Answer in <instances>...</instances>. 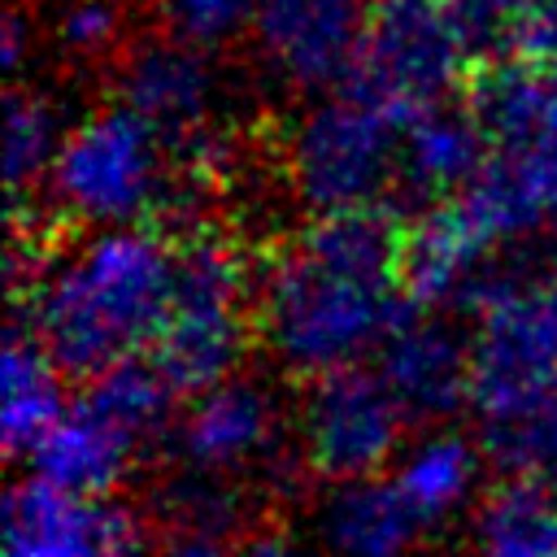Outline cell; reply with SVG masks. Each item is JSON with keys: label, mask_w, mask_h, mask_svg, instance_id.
I'll use <instances>...</instances> for the list:
<instances>
[{"label": "cell", "mask_w": 557, "mask_h": 557, "mask_svg": "<svg viewBox=\"0 0 557 557\" xmlns=\"http://www.w3.org/2000/svg\"><path fill=\"white\" fill-rule=\"evenodd\" d=\"M405 222L374 205L309 218L257 283V335L300 379L361 366L409 318Z\"/></svg>", "instance_id": "6da1fadb"}, {"label": "cell", "mask_w": 557, "mask_h": 557, "mask_svg": "<svg viewBox=\"0 0 557 557\" xmlns=\"http://www.w3.org/2000/svg\"><path fill=\"white\" fill-rule=\"evenodd\" d=\"M178 244L157 226L91 231L48 252L22 292V318L65 374L96 379L152 348L174 300Z\"/></svg>", "instance_id": "7a4b0ae2"}, {"label": "cell", "mask_w": 557, "mask_h": 557, "mask_svg": "<svg viewBox=\"0 0 557 557\" xmlns=\"http://www.w3.org/2000/svg\"><path fill=\"white\" fill-rule=\"evenodd\" d=\"M470 113L487 135L483 174L457 196L496 248L557 222V78L535 61L492 65Z\"/></svg>", "instance_id": "3957f363"}, {"label": "cell", "mask_w": 557, "mask_h": 557, "mask_svg": "<svg viewBox=\"0 0 557 557\" xmlns=\"http://www.w3.org/2000/svg\"><path fill=\"white\" fill-rule=\"evenodd\" d=\"M183 170L165 139L126 104H100L78 117L48 174V196L61 218L109 226H144L174 205Z\"/></svg>", "instance_id": "277c9868"}, {"label": "cell", "mask_w": 557, "mask_h": 557, "mask_svg": "<svg viewBox=\"0 0 557 557\" xmlns=\"http://www.w3.org/2000/svg\"><path fill=\"white\" fill-rule=\"evenodd\" d=\"M252 331L257 287L248 278L244 252L213 231L187 235L178 244L174 300L152 344V366L165 374L174 396H200L235 379Z\"/></svg>", "instance_id": "5b68a950"}, {"label": "cell", "mask_w": 557, "mask_h": 557, "mask_svg": "<svg viewBox=\"0 0 557 557\" xmlns=\"http://www.w3.org/2000/svg\"><path fill=\"white\" fill-rule=\"evenodd\" d=\"M174 387L152 361H122L70 400L48 440L30 453L35 474L83 496H109L139 453L170 426Z\"/></svg>", "instance_id": "8992f818"}, {"label": "cell", "mask_w": 557, "mask_h": 557, "mask_svg": "<svg viewBox=\"0 0 557 557\" xmlns=\"http://www.w3.org/2000/svg\"><path fill=\"white\" fill-rule=\"evenodd\" d=\"M400 131L405 117L357 87L313 100L283 144V170L296 200L313 218L374 209L400 178Z\"/></svg>", "instance_id": "52a82bcc"}, {"label": "cell", "mask_w": 557, "mask_h": 557, "mask_svg": "<svg viewBox=\"0 0 557 557\" xmlns=\"http://www.w3.org/2000/svg\"><path fill=\"white\" fill-rule=\"evenodd\" d=\"M113 91L117 104H126L165 139L187 183L222 174L231 157V135L222 126L226 78L209 52L170 35L139 39L122 52Z\"/></svg>", "instance_id": "ba28073f"}, {"label": "cell", "mask_w": 557, "mask_h": 557, "mask_svg": "<svg viewBox=\"0 0 557 557\" xmlns=\"http://www.w3.org/2000/svg\"><path fill=\"white\" fill-rule=\"evenodd\" d=\"M466 65L470 57L440 0H370L357 91L396 117H413L444 104Z\"/></svg>", "instance_id": "9c48e42d"}, {"label": "cell", "mask_w": 557, "mask_h": 557, "mask_svg": "<svg viewBox=\"0 0 557 557\" xmlns=\"http://www.w3.org/2000/svg\"><path fill=\"white\" fill-rule=\"evenodd\" d=\"M409 413L400 409L387 379L370 366L309 379L300 400V453L305 466L326 483L374 479L400 448Z\"/></svg>", "instance_id": "30bf717a"}, {"label": "cell", "mask_w": 557, "mask_h": 557, "mask_svg": "<svg viewBox=\"0 0 557 557\" xmlns=\"http://www.w3.org/2000/svg\"><path fill=\"white\" fill-rule=\"evenodd\" d=\"M370 0H261L252 48L265 74L296 96H335L357 83Z\"/></svg>", "instance_id": "8fae6325"}, {"label": "cell", "mask_w": 557, "mask_h": 557, "mask_svg": "<svg viewBox=\"0 0 557 557\" xmlns=\"http://www.w3.org/2000/svg\"><path fill=\"white\" fill-rule=\"evenodd\" d=\"M144 522L113 496L65 492L39 474L4 500V557H144Z\"/></svg>", "instance_id": "7c38bea8"}, {"label": "cell", "mask_w": 557, "mask_h": 557, "mask_svg": "<svg viewBox=\"0 0 557 557\" xmlns=\"http://www.w3.org/2000/svg\"><path fill=\"white\" fill-rule=\"evenodd\" d=\"M278 444H283V418L278 396L261 379H226L183 409L174 422V457L178 470L213 474V479H244V474H270L278 479Z\"/></svg>", "instance_id": "4fadbf2b"}, {"label": "cell", "mask_w": 557, "mask_h": 557, "mask_svg": "<svg viewBox=\"0 0 557 557\" xmlns=\"http://www.w3.org/2000/svg\"><path fill=\"white\" fill-rule=\"evenodd\" d=\"M379 374L396 392L409 422H444L474 392L470 335L431 313H409L379 348Z\"/></svg>", "instance_id": "5bb4252c"}, {"label": "cell", "mask_w": 557, "mask_h": 557, "mask_svg": "<svg viewBox=\"0 0 557 557\" xmlns=\"http://www.w3.org/2000/svg\"><path fill=\"white\" fill-rule=\"evenodd\" d=\"M492 265H496V244L457 196L431 205L418 222L405 226L400 287L413 309H440L453 300L470 305Z\"/></svg>", "instance_id": "9a60e30c"}, {"label": "cell", "mask_w": 557, "mask_h": 557, "mask_svg": "<svg viewBox=\"0 0 557 557\" xmlns=\"http://www.w3.org/2000/svg\"><path fill=\"white\" fill-rule=\"evenodd\" d=\"M422 531L400 487L379 474L331 483L313 509L322 557H413Z\"/></svg>", "instance_id": "2e32d148"}, {"label": "cell", "mask_w": 557, "mask_h": 557, "mask_svg": "<svg viewBox=\"0 0 557 557\" xmlns=\"http://www.w3.org/2000/svg\"><path fill=\"white\" fill-rule=\"evenodd\" d=\"M487 165V135L470 109L435 104L405 117L400 131V187L413 200L444 205L461 196Z\"/></svg>", "instance_id": "e0dca14e"}, {"label": "cell", "mask_w": 557, "mask_h": 557, "mask_svg": "<svg viewBox=\"0 0 557 557\" xmlns=\"http://www.w3.org/2000/svg\"><path fill=\"white\" fill-rule=\"evenodd\" d=\"M61 366L52 361V352L39 344V335L13 318L9 322V339H4V409H0V431H4V448L9 457L35 453L48 431L61 422V413L70 409L65 392H61Z\"/></svg>", "instance_id": "ac0fdd59"}, {"label": "cell", "mask_w": 557, "mask_h": 557, "mask_svg": "<svg viewBox=\"0 0 557 557\" xmlns=\"http://www.w3.org/2000/svg\"><path fill=\"white\" fill-rule=\"evenodd\" d=\"M483 457L479 448L457 431H426L400 453V466L392 483L409 500V509L422 518V527H435L453 513H461L479 487Z\"/></svg>", "instance_id": "d6986e66"}, {"label": "cell", "mask_w": 557, "mask_h": 557, "mask_svg": "<svg viewBox=\"0 0 557 557\" xmlns=\"http://www.w3.org/2000/svg\"><path fill=\"white\" fill-rule=\"evenodd\" d=\"M470 557H557V487L505 479L470 522Z\"/></svg>", "instance_id": "ffe728a7"}, {"label": "cell", "mask_w": 557, "mask_h": 557, "mask_svg": "<svg viewBox=\"0 0 557 557\" xmlns=\"http://www.w3.org/2000/svg\"><path fill=\"white\" fill-rule=\"evenodd\" d=\"M70 126L61 104L39 87H13L4 104V178L13 205H26L35 187H48V174L61 157Z\"/></svg>", "instance_id": "44dd1931"}, {"label": "cell", "mask_w": 557, "mask_h": 557, "mask_svg": "<svg viewBox=\"0 0 557 557\" xmlns=\"http://www.w3.org/2000/svg\"><path fill=\"white\" fill-rule=\"evenodd\" d=\"M157 518L174 535H205V540H226L248 522V487L235 479H213L196 470H174L157 492H152Z\"/></svg>", "instance_id": "7402d4cb"}, {"label": "cell", "mask_w": 557, "mask_h": 557, "mask_svg": "<svg viewBox=\"0 0 557 557\" xmlns=\"http://www.w3.org/2000/svg\"><path fill=\"white\" fill-rule=\"evenodd\" d=\"M152 13L161 35L218 57L231 44L252 39L261 0H152Z\"/></svg>", "instance_id": "603a6c76"}, {"label": "cell", "mask_w": 557, "mask_h": 557, "mask_svg": "<svg viewBox=\"0 0 557 557\" xmlns=\"http://www.w3.org/2000/svg\"><path fill=\"white\" fill-rule=\"evenodd\" d=\"M48 39L70 61H104L126 39V4L122 0H52Z\"/></svg>", "instance_id": "cb8c5ba5"}, {"label": "cell", "mask_w": 557, "mask_h": 557, "mask_svg": "<svg viewBox=\"0 0 557 557\" xmlns=\"http://www.w3.org/2000/svg\"><path fill=\"white\" fill-rule=\"evenodd\" d=\"M440 4L470 61H487V65L518 61L527 0H440Z\"/></svg>", "instance_id": "d4e9b609"}, {"label": "cell", "mask_w": 557, "mask_h": 557, "mask_svg": "<svg viewBox=\"0 0 557 557\" xmlns=\"http://www.w3.org/2000/svg\"><path fill=\"white\" fill-rule=\"evenodd\" d=\"M557 57V0H527L522 9V48L518 61H553Z\"/></svg>", "instance_id": "484cf974"}, {"label": "cell", "mask_w": 557, "mask_h": 557, "mask_svg": "<svg viewBox=\"0 0 557 557\" xmlns=\"http://www.w3.org/2000/svg\"><path fill=\"white\" fill-rule=\"evenodd\" d=\"M231 557H313L305 544H296L287 531H274V527H261V531H248Z\"/></svg>", "instance_id": "4316f807"}, {"label": "cell", "mask_w": 557, "mask_h": 557, "mask_svg": "<svg viewBox=\"0 0 557 557\" xmlns=\"http://www.w3.org/2000/svg\"><path fill=\"white\" fill-rule=\"evenodd\" d=\"M152 557H231V548L222 540H205V535H174Z\"/></svg>", "instance_id": "83f0119b"}, {"label": "cell", "mask_w": 557, "mask_h": 557, "mask_svg": "<svg viewBox=\"0 0 557 557\" xmlns=\"http://www.w3.org/2000/svg\"><path fill=\"white\" fill-rule=\"evenodd\" d=\"M540 65H548V70H553V78H557V57H553V61H540Z\"/></svg>", "instance_id": "f1b7e54d"}]
</instances>
